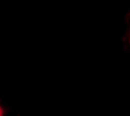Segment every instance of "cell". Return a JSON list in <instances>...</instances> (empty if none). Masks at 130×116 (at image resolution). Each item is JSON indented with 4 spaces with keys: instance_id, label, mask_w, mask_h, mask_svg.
Instances as JSON below:
<instances>
[{
    "instance_id": "1",
    "label": "cell",
    "mask_w": 130,
    "mask_h": 116,
    "mask_svg": "<svg viewBox=\"0 0 130 116\" xmlns=\"http://www.w3.org/2000/svg\"><path fill=\"white\" fill-rule=\"evenodd\" d=\"M4 115V111H3V108L0 107V116H3Z\"/></svg>"
}]
</instances>
